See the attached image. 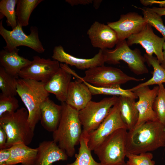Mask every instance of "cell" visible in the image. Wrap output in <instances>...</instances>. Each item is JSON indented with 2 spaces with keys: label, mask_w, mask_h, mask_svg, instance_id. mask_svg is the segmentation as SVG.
<instances>
[{
  "label": "cell",
  "mask_w": 165,
  "mask_h": 165,
  "mask_svg": "<svg viewBox=\"0 0 165 165\" xmlns=\"http://www.w3.org/2000/svg\"><path fill=\"white\" fill-rule=\"evenodd\" d=\"M127 132L124 128L116 130L94 151L102 165H121L125 163Z\"/></svg>",
  "instance_id": "obj_5"
},
{
  "label": "cell",
  "mask_w": 165,
  "mask_h": 165,
  "mask_svg": "<svg viewBox=\"0 0 165 165\" xmlns=\"http://www.w3.org/2000/svg\"><path fill=\"white\" fill-rule=\"evenodd\" d=\"M62 106L61 120L57 130L53 133V140L64 150L68 157L75 154V146L79 144L82 133L79 111L66 102Z\"/></svg>",
  "instance_id": "obj_2"
},
{
  "label": "cell",
  "mask_w": 165,
  "mask_h": 165,
  "mask_svg": "<svg viewBox=\"0 0 165 165\" xmlns=\"http://www.w3.org/2000/svg\"><path fill=\"white\" fill-rule=\"evenodd\" d=\"M92 0H66L65 2L71 6L78 5H86L91 3L93 2Z\"/></svg>",
  "instance_id": "obj_37"
},
{
  "label": "cell",
  "mask_w": 165,
  "mask_h": 165,
  "mask_svg": "<svg viewBox=\"0 0 165 165\" xmlns=\"http://www.w3.org/2000/svg\"><path fill=\"white\" fill-rule=\"evenodd\" d=\"M141 3L145 6L154 4H158L160 7H165V0L157 1L156 0H141Z\"/></svg>",
  "instance_id": "obj_36"
},
{
  "label": "cell",
  "mask_w": 165,
  "mask_h": 165,
  "mask_svg": "<svg viewBox=\"0 0 165 165\" xmlns=\"http://www.w3.org/2000/svg\"><path fill=\"white\" fill-rule=\"evenodd\" d=\"M28 116L27 109L22 107L14 112H6L0 117V126L7 135L6 148L18 144L28 145L31 143L34 130L30 125Z\"/></svg>",
  "instance_id": "obj_4"
},
{
  "label": "cell",
  "mask_w": 165,
  "mask_h": 165,
  "mask_svg": "<svg viewBox=\"0 0 165 165\" xmlns=\"http://www.w3.org/2000/svg\"><path fill=\"white\" fill-rule=\"evenodd\" d=\"M158 91L154 100L153 109L156 113L157 120L165 126V87L163 84L158 85Z\"/></svg>",
  "instance_id": "obj_30"
},
{
  "label": "cell",
  "mask_w": 165,
  "mask_h": 165,
  "mask_svg": "<svg viewBox=\"0 0 165 165\" xmlns=\"http://www.w3.org/2000/svg\"><path fill=\"white\" fill-rule=\"evenodd\" d=\"M102 0H94L93 1L94 6L95 9H97L98 8Z\"/></svg>",
  "instance_id": "obj_40"
},
{
  "label": "cell",
  "mask_w": 165,
  "mask_h": 165,
  "mask_svg": "<svg viewBox=\"0 0 165 165\" xmlns=\"http://www.w3.org/2000/svg\"><path fill=\"white\" fill-rule=\"evenodd\" d=\"M80 147L77 154L75 155V160L71 163L66 165H102L94 159L91 150L88 145V139L86 136L82 134L80 142Z\"/></svg>",
  "instance_id": "obj_26"
},
{
  "label": "cell",
  "mask_w": 165,
  "mask_h": 165,
  "mask_svg": "<svg viewBox=\"0 0 165 165\" xmlns=\"http://www.w3.org/2000/svg\"><path fill=\"white\" fill-rule=\"evenodd\" d=\"M71 73L78 79L98 87L120 85L129 81H140L145 79L130 76L120 69L104 65L86 70L83 77L79 76L73 70Z\"/></svg>",
  "instance_id": "obj_6"
},
{
  "label": "cell",
  "mask_w": 165,
  "mask_h": 165,
  "mask_svg": "<svg viewBox=\"0 0 165 165\" xmlns=\"http://www.w3.org/2000/svg\"><path fill=\"white\" fill-rule=\"evenodd\" d=\"M118 97L121 118L127 130L132 129L136 125L139 117L138 112L135 105V99L123 96Z\"/></svg>",
  "instance_id": "obj_23"
},
{
  "label": "cell",
  "mask_w": 165,
  "mask_h": 165,
  "mask_svg": "<svg viewBox=\"0 0 165 165\" xmlns=\"http://www.w3.org/2000/svg\"><path fill=\"white\" fill-rule=\"evenodd\" d=\"M92 96L87 86L82 81L78 79L71 82L65 102L79 111L91 101Z\"/></svg>",
  "instance_id": "obj_19"
},
{
  "label": "cell",
  "mask_w": 165,
  "mask_h": 165,
  "mask_svg": "<svg viewBox=\"0 0 165 165\" xmlns=\"http://www.w3.org/2000/svg\"><path fill=\"white\" fill-rule=\"evenodd\" d=\"M118 100V97L112 96L98 102L91 101L84 108L79 111V119L82 127V134L86 135L96 129Z\"/></svg>",
  "instance_id": "obj_8"
},
{
  "label": "cell",
  "mask_w": 165,
  "mask_h": 165,
  "mask_svg": "<svg viewBox=\"0 0 165 165\" xmlns=\"http://www.w3.org/2000/svg\"><path fill=\"white\" fill-rule=\"evenodd\" d=\"M19 49H16L11 52L2 50L0 52V64L9 74L17 79L20 70L28 65L31 61L20 56Z\"/></svg>",
  "instance_id": "obj_21"
},
{
  "label": "cell",
  "mask_w": 165,
  "mask_h": 165,
  "mask_svg": "<svg viewBox=\"0 0 165 165\" xmlns=\"http://www.w3.org/2000/svg\"><path fill=\"white\" fill-rule=\"evenodd\" d=\"M17 79L8 73L2 66L0 67V89L3 94L15 96L17 94Z\"/></svg>",
  "instance_id": "obj_28"
},
{
  "label": "cell",
  "mask_w": 165,
  "mask_h": 165,
  "mask_svg": "<svg viewBox=\"0 0 165 165\" xmlns=\"http://www.w3.org/2000/svg\"><path fill=\"white\" fill-rule=\"evenodd\" d=\"M62 106L55 103L48 97L40 108L41 123L44 128L53 132L57 129L61 118Z\"/></svg>",
  "instance_id": "obj_20"
},
{
  "label": "cell",
  "mask_w": 165,
  "mask_h": 165,
  "mask_svg": "<svg viewBox=\"0 0 165 165\" xmlns=\"http://www.w3.org/2000/svg\"><path fill=\"white\" fill-rule=\"evenodd\" d=\"M43 0H18L16 10L17 23L21 27L29 24L31 15Z\"/></svg>",
  "instance_id": "obj_25"
},
{
  "label": "cell",
  "mask_w": 165,
  "mask_h": 165,
  "mask_svg": "<svg viewBox=\"0 0 165 165\" xmlns=\"http://www.w3.org/2000/svg\"><path fill=\"white\" fill-rule=\"evenodd\" d=\"M163 60L160 63L161 66L165 69V42L163 46Z\"/></svg>",
  "instance_id": "obj_39"
},
{
  "label": "cell",
  "mask_w": 165,
  "mask_h": 165,
  "mask_svg": "<svg viewBox=\"0 0 165 165\" xmlns=\"http://www.w3.org/2000/svg\"><path fill=\"white\" fill-rule=\"evenodd\" d=\"M126 41L129 46L134 44H140L148 55L152 56L154 54L160 64L163 61V48L165 40L163 37L155 34L152 26L148 23L140 31L131 35Z\"/></svg>",
  "instance_id": "obj_12"
},
{
  "label": "cell",
  "mask_w": 165,
  "mask_h": 165,
  "mask_svg": "<svg viewBox=\"0 0 165 165\" xmlns=\"http://www.w3.org/2000/svg\"><path fill=\"white\" fill-rule=\"evenodd\" d=\"M147 10L153 12L160 16H165V7H153L152 8H145Z\"/></svg>",
  "instance_id": "obj_38"
},
{
  "label": "cell",
  "mask_w": 165,
  "mask_h": 165,
  "mask_svg": "<svg viewBox=\"0 0 165 165\" xmlns=\"http://www.w3.org/2000/svg\"><path fill=\"white\" fill-rule=\"evenodd\" d=\"M102 50L105 56V63L115 65L123 61L127 64L130 70L137 75L149 72L145 64V58L140 50L137 48L131 49L126 40L119 41L113 49Z\"/></svg>",
  "instance_id": "obj_7"
},
{
  "label": "cell",
  "mask_w": 165,
  "mask_h": 165,
  "mask_svg": "<svg viewBox=\"0 0 165 165\" xmlns=\"http://www.w3.org/2000/svg\"><path fill=\"white\" fill-rule=\"evenodd\" d=\"M45 83L30 79H17V92L25 105L28 114V121L33 130L40 120L42 105L49 97Z\"/></svg>",
  "instance_id": "obj_3"
},
{
  "label": "cell",
  "mask_w": 165,
  "mask_h": 165,
  "mask_svg": "<svg viewBox=\"0 0 165 165\" xmlns=\"http://www.w3.org/2000/svg\"><path fill=\"white\" fill-rule=\"evenodd\" d=\"M128 159L127 163L128 165H155V162L152 160L153 155L150 152L138 154L127 153Z\"/></svg>",
  "instance_id": "obj_32"
},
{
  "label": "cell",
  "mask_w": 165,
  "mask_h": 165,
  "mask_svg": "<svg viewBox=\"0 0 165 165\" xmlns=\"http://www.w3.org/2000/svg\"><path fill=\"white\" fill-rule=\"evenodd\" d=\"M142 11L143 17L148 23L155 28L163 35L165 41V26L161 16L144 8L138 7Z\"/></svg>",
  "instance_id": "obj_31"
},
{
  "label": "cell",
  "mask_w": 165,
  "mask_h": 165,
  "mask_svg": "<svg viewBox=\"0 0 165 165\" xmlns=\"http://www.w3.org/2000/svg\"><path fill=\"white\" fill-rule=\"evenodd\" d=\"M18 0H1L0 1V17L4 16L6 18V22L8 26L13 29L18 23L16 14L15 7ZM1 18L0 19H1Z\"/></svg>",
  "instance_id": "obj_29"
},
{
  "label": "cell",
  "mask_w": 165,
  "mask_h": 165,
  "mask_svg": "<svg viewBox=\"0 0 165 165\" xmlns=\"http://www.w3.org/2000/svg\"><path fill=\"white\" fill-rule=\"evenodd\" d=\"M10 156L6 165H34L37 148H32L24 144L15 145L9 148Z\"/></svg>",
  "instance_id": "obj_22"
},
{
  "label": "cell",
  "mask_w": 165,
  "mask_h": 165,
  "mask_svg": "<svg viewBox=\"0 0 165 165\" xmlns=\"http://www.w3.org/2000/svg\"><path fill=\"white\" fill-rule=\"evenodd\" d=\"M81 81L87 86L92 95H104L117 97L127 96L135 99L138 98L134 92L130 91L129 89H123L120 87V85L98 87L92 86L84 81Z\"/></svg>",
  "instance_id": "obj_27"
},
{
  "label": "cell",
  "mask_w": 165,
  "mask_h": 165,
  "mask_svg": "<svg viewBox=\"0 0 165 165\" xmlns=\"http://www.w3.org/2000/svg\"><path fill=\"white\" fill-rule=\"evenodd\" d=\"M10 156V148L0 149V165H6Z\"/></svg>",
  "instance_id": "obj_34"
},
{
  "label": "cell",
  "mask_w": 165,
  "mask_h": 165,
  "mask_svg": "<svg viewBox=\"0 0 165 165\" xmlns=\"http://www.w3.org/2000/svg\"><path fill=\"white\" fill-rule=\"evenodd\" d=\"M121 165H128L127 163H125Z\"/></svg>",
  "instance_id": "obj_41"
},
{
  "label": "cell",
  "mask_w": 165,
  "mask_h": 165,
  "mask_svg": "<svg viewBox=\"0 0 165 165\" xmlns=\"http://www.w3.org/2000/svg\"><path fill=\"white\" fill-rule=\"evenodd\" d=\"M87 34L92 46L103 50L113 48L119 41L116 31L107 24L95 21Z\"/></svg>",
  "instance_id": "obj_16"
},
{
  "label": "cell",
  "mask_w": 165,
  "mask_h": 165,
  "mask_svg": "<svg viewBox=\"0 0 165 165\" xmlns=\"http://www.w3.org/2000/svg\"><path fill=\"white\" fill-rule=\"evenodd\" d=\"M164 131L165 132V126H164Z\"/></svg>",
  "instance_id": "obj_42"
},
{
  "label": "cell",
  "mask_w": 165,
  "mask_h": 165,
  "mask_svg": "<svg viewBox=\"0 0 165 165\" xmlns=\"http://www.w3.org/2000/svg\"><path fill=\"white\" fill-rule=\"evenodd\" d=\"M19 102L15 96L0 94V117L6 112L13 113L19 107Z\"/></svg>",
  "instance_id": "obj_33"
},
{
  "label": "cell",
  "mask_w": 165,
  "mask_h": 165,
  "mask_svg": "<svg viewBox=\"0 0 165 165\" xmlns=\"http://www.w3.org/2000/svg\"><path fill=\"white\" fill-rule=\"evenodd\" d=\"M22 27L18 24L12 30H8L3 26L2 20L0 21V35L4 39L6 46L4 49L11 52L20 46L28 47L38 53H42L45 49L39 38L38 28L35 26L30 28V32L27 35Z\"/></svg>",
  "instance_id": "obj_9"
},
{
  "label": "cell",
  "mask_w": 165,
  "mask_h": 165,
  "mask_svg": "<svg viewBox=\"0 0 165 165\" xmlns=\"http://www.w3.org/2000/svg\"><path fill=\"white\" fill-rule=\"evenodd\" d=\"M158 90V85L152 89H150L149 86L142 87L133 91L138 98V100L136 102L135 105L138 112L139 117L134 127L148 121L157 120L153 106Z\"/></svg>",
  "instance_id": "obj_13"
},
{
  "label": "cell",
  "mask_w": 165,
  "mask_h": 165,
  "mask_svg": "<svg viewBox=\"0 0 165 165\" xmlns=\"http://www.w3.org/2000/svg\"><path fill=\"white\" fill-rule=\"evenodd\" d=\"M147 24L143 16L131 12L121 15L118 20L107 24L116 31L119 41H121L140 31Z\"/></svg>",
  "instance_id": "obj_14"
},
{
  "label": "cell",
  "mask_w": 165,
  "mask_h": 165,
  "mask_svg": "<svg viewBox=\"0 0 165 165\" xmlns=\"http://www.w3.org/2000/svg\"><path fill=\"white\" fill-rule=\"evenodd\" d=\"M7 136L5 130L0 126V149L6 148Z\"/></svg>",
  "instance_id": "obj_35"
},
{
  "label": "cell",
  "mask_w": 165,
  "mask_h": 165,
  "mask_svg": "<svg viewBox=\"0 0 165 165\" xmlns=\"http://www.w3.org/2000/svg\"><path fill=\"white\" fill-rule=\"evenodd\" d=\"M72 75L61 67L45 84V88L49 93L54 94L61 103L66 102L71 82Z\"/></svg>",
  "instance_id": "obj_18"
},
{
  "label": "cell",
  "mask_w": 165,
  "mask_h": 165,
  "mask_svg": "<svg viewBox=\"0 0 165 165\" xmlns=\"http://www.w3.org/2000/svg\"><path fill=\"white\" fill-rule=\"evenodd\" d=\"M146 62L152 67L153 71L151 72L152 76L151 79L144 82L140 83L133 88L129 89L131 91L142 87L149 86L153 85H159L165 83V69L161 65L156 57L150 56L146 53L144 56Z\"/></svg>",
  "instance_id": "obj_24"
},
{
  "label": "cell",
  "mask_w": 165,
  "mask_h": 165,
  "mask_svg": "<svg viewBox=\"0 0 165 165\" xmlns=\"http://www.w3.org/2000/svg\"><path fill=\"white\" fill-rule=\"evenodd\" d=\"M60 67L57 61L35 56L30 63L20 70L18 76L46 83Z\"/></svg>",
  "instance_id": "obj_11"
},
{
  "label": "cell",
  "mask_w": 165,
  "mask_h": 165,
  "mask_svg": "<svg viewBox=\"0 0 165 165\" xmlns=\"http://www.w3.org/2000/svg\"><path fill=\"white\" fill-rule=\"evenodd\" d=\"M37 148L34 165H52L55 162L68 160V156L66 152L53 140L41 142Z\"/></svg>",
  "instance_id": "obj_17"
},
{
  "label": "cell",
  "mask_w": 165,
  "mask_h": 165,
  "mask_svg": "<svg viewBox=\"0 0 165 165\" xmlns=\"http://www.w3.org/2000/svg\"><path fill=\"white\" fill-rule=\"evenodd\" d=\"M121 128L127 130L120 116L119 99L99 127L94 131L84 135L88 139L89 148L91 151H94L107 137L116 130Z\"/></svg>",
  "instance_id": "obj_10"
},
{
  "label": "cell",
  "mask_w": 165,
  "mask_h": 165,
  "mask_svg": "<svg viewBox=\"0 0 165 165\" xmlns=\"http://www.w3.org/2000/svg\"><path fill=\"white\" fill-rule=\"evenodd\" d=\"M52 57L53 60L61 63L74 66L82 70L102 66L105 63V56L102 50H100L98 53L92 58H83L76 57L66 52L61 45L54 47Z\"/></svg>",
  "instance_id": "obj_15"
},
{
  "label": "cell",
  "mask_w": 165,
  "mask_h": 165,
  "mask_svg": "<svg viewBox=\"0 0 165 165\" xmlns=\"http://www.w3.org/2000/svg\"><path fill=\"white\" fill-rule=\"evenodd\" d=\"M164 126L157 120L146 122L127 130V153L138 154L164 147Z\"/></svg>",
  "instance_id": "obj_1"
}]
</instances>
